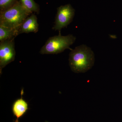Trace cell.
Instances as JSON below:
<instances>
[{
    "label": "cell",
    "mask_w": 122,
    "mask_h": 122,
    "mask_svg": "<svg viewBox=\"0 0 122 122\" xmlns=\"http://www.w3.org/2000/svg\"><path fill=\"white\" fill-rule=\"evenodd\" d=\"M95 62L94 54L90 47L82 45L71 50L69 64L73 72L85 73L91 69Z\"/></svg>",
    "instance_id": "6da1fadb"
},
{
    "label": "cell",
    "mask_w": 122,
    "mask_h": 122,
    "mask_svg": "<svg viewBox=\"0 0 122 122\" xmlns=\"http://www.w3.org/2000/svg\"><path fill=\"white\" fill-rule=\"evenodd\" d=\"M30 14L18 0L9 8L0 11V25L19 31L23 22Z\"/></svg>",
    "instance_id": "7a4b0ae2"
},
{
    "label": "cell",
    "mask_w": 122,
    "mask_h": 122,
    "mask_svg": "<svg viewBox=\"0 0 122 122\" xmlns=\"http://www.w3.org/2000/svg\"><path fill=\"white\" fill-rule=\"evenodd\" d=\"M76 38L72 34L63 36L59 35L50 37L41 49V54H57L63 52L74 44Z\"/></svg>",
    "instance_id": "3957f363"
},
{
    "label": "cell",
    "mask_w": 122,
    "mask_h": 122,
    "mask_svg": "<svg viewBox=\"0 0 122 122\" xmlns=\"http://www.w3.org/2000/svg\"><path fill=\"white\" fill-rule=\"evenodd\" d=\"M74 15V9L70 4L58 8L53 30L60 32L62 29L67 27L72 22Z\"/></svg>",
    "instance_id": "277c9868"
},
{
    "label": "cell",
    "mask_w": 122,
    "mask_h": 122,
    "mask_svg": "<svg viewBox=\"0 0 122 122\" xmlns=\"http://www.w3.org/2000/svg\"><path fill=\"white\" fill-rule=\"evenodd\" d=\"M14 39L0 42V74L2 69L15 60L16 52Z\"/></svg>",
    "instance_id": "5b68a950"
},
{
    "label": "cell",
    "mask_w": 122,
    "mask_h": 122,
    "mask_svg": "<svg viewBox=\"0 0 122 122\" xmlns=\"http://www.w3.org/2000/svg\"><path fill=\"white\" fill-rule=\"evenodd\" d=\"M39 30V25L37 18L35 14H32L25 20L20 26L19 31L20 34L33 32L37 33Z\"/></svg>",
    "instance_id": "8992f818"
},
{
    "label": "cell",
    "mask_w": 122,
    "mask_h": 122,
    "mask_svg": "<svg viewBox=\"0 0 122 122\" xmlns=\"http://www.w3.org/2000/svg\"><path fill=\"white\" fill-rule=\"evenodd\" d=\"M24 93L22 89L21 91V98L15 100L12 106L13 113L17 118L16 122H18V119L24 115L29 109L28 103L22 97Z\"/></svg>",
    "instance_id": "52a82bcc"
},
{
    "label": "cell",
    "mask_w": 122,
    "mask_h": 122,
    "mask_svg": "<svg viewBox=\"0 0 122 122\" xmlns=\"http://www.w3.org/2000/svg\"><path fill=\"white\" fill-rule=\"evenodd\" d=\"M18 35L19 30L0 25V42L15 38Z\"/></svg>",
    "instance_id": "ba28073f"
},
{
    "label": "cell",
    "mask_w": 122,
    "mask_h": 122,
    "mask_svg": "<svg viewBox=\"0 0 122 122\" xmlns=\"http://www.w3.org/2000/svg\"><path fill=\"white\" fill-rule=\"evenodd\" d=\"M22 6L30 14L33 13H39V8L38 5L34 0H19Z\"/></svg>",
    "instance_id": "9c48e42d"
},
{
    "label": "cell",
    "mask_w": 122,
    "mask_h": 122,
    "mask_svg": "<svg viewBox=\"0 0 122 122\" xmlns=\"http://www.w3.org/2000/svg\"><path fill=\"white\" fill-rule=\"evenodd\" d=\"M18 0H0V11L9 8L15 4Z\"/></svg>",
    "instance_id": "30bf717a"
}]
</instances>
